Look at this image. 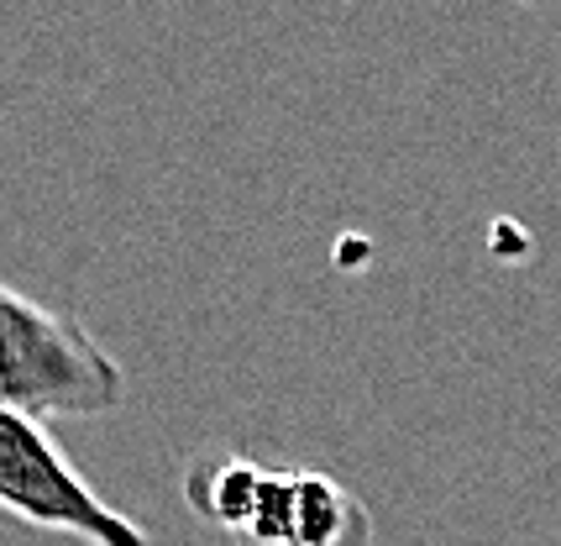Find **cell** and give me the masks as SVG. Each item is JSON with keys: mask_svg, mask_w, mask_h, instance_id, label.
<instances>
[{"mask_svg": "<svg viewBox=\"0 0 561 546\" xmlns=\"http://www.w3.org/2000/svg\"><path fill=\"white\" fill-rule=\"evenodd\" d=\"M373 521L367 504L346 484L325 473L294 468V504H289V546H367Z\"/></svg>", "mask_w": 561, "mask_h": 546, "instance_id": "obj_3", "label": "cell"}, {"mask_svg": "<svg viewBox=\"0 0 561 546\" xmlns=\"http://www.w3.org/2000/svg\"><path fill=\"white\" fill-rule=\"evenodd\" d=\"M126 373L90 326L0 284V405L22 416H111Z\"/></svg>", "mask_w": 561, "mask_h": 546, "instance_id": "obj_1", "label": "cell"}, {"mask_svg": "<svg viewBox=\"0 0 561 546\" xmlns=\"http://www.w3.org/2000/svg\"><path fill=\"white\" fill-rule=\"evenodd\" d=\"M289 504H294V468H268L257 510H252V525H247V542L289 546Z\"/></svg>", "mask_w": 561, "mask_h": 546, "instance_id": "obj_5", "label": "cell"}, {"mask_svg": "<svg viewBox=\"0 0 561 546\" xmlns=\"http://www.w3.org/2000/svg\"><path fill=\"white\" fill-rule=\"evenodd\" d=\"M263 478H268V468H257L252 457H199L184 473V499L205 525L247 536L257 494H263Z\"/></svg>", "mask_w": 561, "mask_h": 546, "instance_id": "obj_4", "label": "cell"}, {"mask_svg": "<svg viewBox=\"0 0 561 546\" xmlns=\"http://www.w3.org/2000/svg\"><path fill=\"white\" fill-rule=\"evenodd\" d=\"M0 510L84 546H147V531L73 473L37 416L0 405Z\"/></svg>", "mask_w": 561, "mask_h": 546, "instance_id": "obj_2", "label": "cell"}]
</instances>
